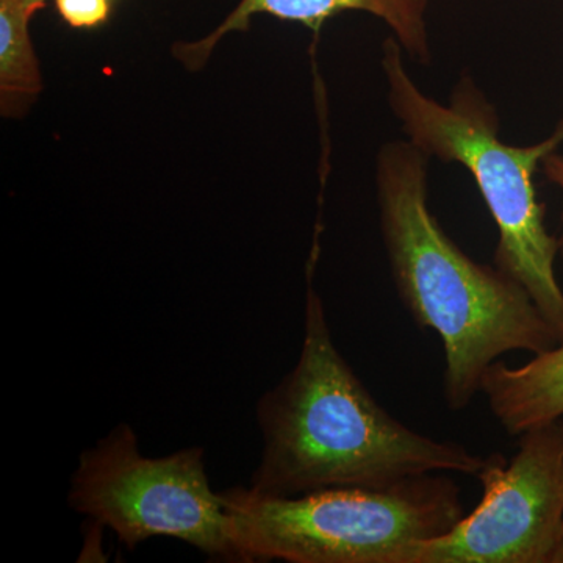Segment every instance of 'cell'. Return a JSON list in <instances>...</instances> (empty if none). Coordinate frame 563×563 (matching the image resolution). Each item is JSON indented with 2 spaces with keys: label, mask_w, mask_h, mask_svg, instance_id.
I'll return each instance as SVG.
<instances>
[{
  "label": "cell",
  "mask_w": 563,
  "mask_h": 563,
  "mask_svg": "<svg viewBox=\"0 0 563 563\" xmlns=\"http://www.w3.org/2000/svg\"><path fill=\"white\" fill-rule=\"evenodd\" d=\"M309 269L301 352L255 407L263 450L247 488L299 496L390 487L431 473L477 477L487 455L422 435L376 401L335 346Z\"/></svg>",
  "instance_id": "6da1fadb"
},
{
  "label": "cell",
  "mask_w": 563,
  "mask_h": 563,
  "mask_svg": "<svg viewBox=\"0 0 563 563\" xmlns=\"http://www.w3.org/2000/svg\"><path fill=\"white\" fill-rule=\"evenodd\" d=\"M429 157L409 140L383 144L376 161L380 233L393 282L418 328L440 336L448 409L465 410L501 355L561 343L523 285L474 262L444 232L428 201Z\"/></svg>",
  "instance_id": "7a4b0ae2"
},
{
  "label": "cell",
  "mask_w": 563,
  "mask_h": 563,
  "mask_svg": "<svg viewBox=\"0 0 563 563\" xmlns=\"http://www.w3.org/2000/svg\"><path fill=\"white\" fill-rule=\"evenodd\" d=\"M393 36L383 44L388 107L410 143L429 158L459 163L472 174L496 229L493 265L523 285L544 320L563 342V290L555 276L559 239L544 224L547 207L537 196V169L563 144V121L550 139L512 146L499 136L496 107L472 76H462L442 103L415 84Z\"/></svg>",
  "instance_id": "3957f363"
},
{
  "label": "cell",
  "mask_w": 563,
  "mask_h": 563,
  "mask_svg": "<svg viewBox=\"0 0 563 563\" xmlns=\"http://www.w3.org/2000/svg\"><path fill=\"white\" fill-rule=\"evenodd\" d=\"M220 495L247 563H399L465 517L461 487L435 473L384 488L263 496L233 487Z\"/></svg>",
  "instance_id": "277c9868"
},
{
  "label": "cell",
  "mask_w": 563,
  "mask_h": 563,
  "mask_svg": "<svg viewBox=\"0 0 563 563\" xmlns=\"http://www.w3.org/2000/svg\"><path fill=\"white\" fill-rule=\"evenodd\" d=\"M203 454L199 446L163 457L141 454L132 426L121 422L79 455L69 507L109 528L128 550L169 537L210 561L247 563L220 492L211 488Z\"/></svg>",
  "instance_id": "5b68a950"
},
{
  "label": "cell",
  "mask_w": 563,
  "mask_h": 563,
  "mask_svg": "<svg viewBox=\"0 0 563 563\" xmlns=\"http://www.w3.org/2000/svg\"><path fill=\"white\" fill-rule=\"evenodd\" d=\"M518 439L510 461L487 455L476 509L444 536L409 548L399 563H562L563 421Z\"/></svg>",
  "instance_id": "8992f818"
},
{
  "label": "cell",
  "mask_w": 563,
  "mask_h": 563,
  "mask_svg": "<svg viewBox=\"0 0 563 563\" xmlns=\"http://www.w3.org/2000/svg\"><path fill=\"white\" fill-rule=\"evenodd\" d=\"M428 5L429 0H240L214 31L198 41L177 43L173 54L185 68L199 70L225 36L247 31L252 18L258 14L299 22L318 33L325 22L344 11H362L383 21L413 62L428 66L432 60L426 20Z\"/></svg>",
  "instance_id": "52a82bcc"
},
{
  "label": "cell",
  "mask_w": 563,
  "mask_h": 563,
  "mask_svg": "<svg viewBox=\"0 0 563 563\" xmlns=\"http://www.w3.org/2000/svg\"><path fill=\"white\" fill-rule=\"evenodd\" d=\"M481 393L509 435L563 418V342L512 368L501 361L485 372Z\"/></svg>",
  "instance_id": "ba28073f"
},
{
  "label": "cell",
  "mask_w": 563,
  "mask_h": 563,
  "mask_svg": "<svg viewBox=\"0 0 563 563\" xmlns=\"http://www.w3.org/2000/svg\"><path fill=\"white\" fill-rule=\"evenodd\" d=\"M35 13L21 0H0V113L7 120L25 117L44 90L31 36Z\"/></svg>",
  "instance_id": "9c48e42d"
},
{
  "label": "cell",
  "mask_w": 563,
  "mask_h": 563,
  "mask_svg": "<svg viewBox=\"0 0 563 563\" xmlns=\"http://www.w3.org/2000/svg\"><path fill=\"white\" fill-rule=\"evenodd\" d=\"M58 14L74 29H95L110 16L109 0H55Z\"/></svg>",
  "instance_id": "30bf717a"
},
{
  "label": "cell",
  "mask_w": 563,
  "mask_h": 563,
  "mask_svg": "<svg viewBox=\"0 0 563 563\" xmlns=\"http://www.w3.org/2000/svg\"><path fill=\"white\" fill-rule=\"evenodd\" d=\"M542 168L544 177L563 191V155H559L558 152L548 155L542 163ZM559 255H562L563 258V232L562 235L559 236Z\"/></svg>",
  "instance_id": "8fae6325"
},
{
  "label": "cell",
  "mask_w": 563,
  "mask_h": 563,
  "mask_svg": "<svg viewBox=\"0 0 563 563\" xmlns=\"http://www.w3.org/2000/svg\"><path fill=\"white\" fill-rule=\"evenodd\" d=\"M24 5L31 7V9H35L40 11L43 7H46L47 0H21Z\"/></svg>",
  "instance_id": "7c38bea8"
},
{
  "label": "cell",
  "mask_w": 563,
  "mask_h": 563,
  "mask_svg": "<svg viewBox=\"0 0 563 563\" xmlns=\"http://www.w3.org/2000/svg\"><path fill=\"white\" fill-rule=\"evenodd\" d=\"M562 563H563V553H562Z\"/></svg>",
  "instance_id": "4fadbf2b"
}]
</instances>
